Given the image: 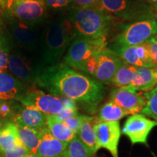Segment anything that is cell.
I'll return each instance as SVG.
<instances>
[{"mask_svg": "<svg viewBox=\"0 0 157 157\" xmlns=\"http://www.w3.org/2000/svg\"><path fill=\"white\" fill-rule=\"evenodd\" d=\"M36 84L51 95L69 98L81 104L90 113L95 112L105 95L103 83L64 63L44 68Z\"/></svg>", "mask_w": 157, "mask_h": 157, "instance_id": "1", "label": "cell"}, {"mask_svg": "<svg viewBox=\"0 0 157 157\" xmlns=\"http://www.w3.org/2000/svg\"><path fill=\"white\" fill-rule=\"evenodd\" d=\"M76 38L74 25L69 19L52 21L41 39V62L46 67L54 66L63 56L69 43Z\"/></svg>", "mask_w": 157, "mask_h": 157, "instance_id": "2", "label": "cell"}, {"mask_svg": "<svg viewBox=\"0 0 157 157\" xmlns=\"http://www.w3.org/2000/svg\"><path fill=\"white\" fill-rule=\"evenodd\" d=\"M68 19L71 21L76 38L87 39H107L117 18L101 10L74 8Z\"/></svg>", "mask_w": 157, "mask_h": 157, "instance_id": "3", "label": "cell"}, {"mask_svg": "<svg viewBox=\"0 0 157 157\" xmlns=\"http://www.w3.org/2000/svg\"><path fill=\"white\" fill-rule=\"evenodd\" d=\"M99 9L117 19L130 23L157 19V12L146 0H100Z\"/></svg>", "mask_w": 157, "mask_h": 157, "instance_id": "4", "label": "cell"}, {"mask_svg": "<svg viewBox=\"0 0 157 157\" xmlns=\"http://www.w3.org/2000/svg\"><path fill=\"white\" fill-rule=\"evenodd\" d=\"M107 39H87L76 37L68 47L64 57V63L74 69L82 71L85 63L107 48Z\"/></svg>", "mask_w": 157, "mask_h": 157, "instance_id": "5", "label": "cell"}, {"mask_svg": "<svg viewBox=\"0 0 157 157\" xmlns=\"http://www.w3.org/2000/svg\"><path fill=\"white\" fill-rule=\"evenodd\" d=\"M157 35V19H148L129 23L115 38L114 45L136 46Z\"/></svg>", "mask_w": 157, "mask_h": 157, "instance_id": "6", "label": "cell"}, {"mask_svg": "<svg viewBox=\"0 0 157 157\" xmlns=\"http://www.w3.org/2000/svg\"><path fill=\"white\" fill-rule=\"evenodd\" d=\"M42 62H36L21 51H15L9 59V69L15 77L24 83L36 84L44 69Z\"/></svg>", "mask_w": 157, "mask_h": 157, "instance_id": "7", "label": "cell"}, {"mask_svg": "<svg viewBox=\"0 0 157 157\" xmlns=\"http://www.w3.org/2000/svg\"><path fill=\"white\" fill-rule=\"evenodd\" d=\"M24 107L34 108L47 116H57L63 109L60 98L40 90H29L16 100Z\"/></svg>", "mask_w": 157, "mask_h": 157, "instance_id": "8", "label": "cell"}, {"mask_svg": "<svg viewBox=\"0 0 157 157\" xmlns=\"http://www.w3.org/2000/svg\"><path fill=\"white\" fill-rule=\"evenodd\" d=\"M156 126L157 121L141 113H135L127 118L121 132L128 137L132 144L142 143L147 146L148 135Z\"/></svg>", "mask_w": 157, "mask_h": 157, "instance_id": "9", "label": "cell"}, {"mask_svg": "<svg viewBox=\"0 0 157 157\" xmlns=\"http://www.w3.org/2000/svg\"><path fill=\"white\" fill-rule=\"evenodd\" d=\"M94 128L99 148H105L112 157H119L118 146L121 135L119 121H98Z\"/></svg>", "mask_w": 157, "mask_h": 157, "instance_id": "10", "label": "cell"}, {"mask_svg": "<svg viewBox=\"0 0 157 157\" xmlns=\"http://www.w3.org/2000/svg\"><path fill=\"white\" fill-rule=\"evenodd\" d=\"M109 101L121 107L129 115L140 113L146 103L143 94L129 87L113 89L110 93Z\"/></svg>", "mask_w": 157, "mask_h": 157, "instance_id": "11", "label": "cell"}, {"mask_svg": "<svg viewBox=\"0 0 157 157\" xmlns=\"http://www.w3.org/2000/svg\"><path fill=\"white\" fill-rule=\"evenodd\" d=\"M9 30L13 42L19 48L34 50L39 42V34L35 25L25 23L17 19L10 21Z\"/></svg>", "mask_w": 157, "mask_h": 157, "instance_id": "12", "label": "cell"}, {"mask_svg": "<svg viewBox=\"0 0 157 157\" xmlns=\"http://www.w3.org/2000/svg\"><path fill=\"white\" fill-rule=\"evenodd\" d=\"M10 11L19 21L36 25L44 18L45 3L36 0H15Z\"/></svg>", "mask_w": 157, "mask_h": 157, "instance_id": "13", "label": "cell"}, {"mask_svg": "<svg viewBox=\"0 0 157 157\" xmlns=\"http://www.w3.org/2000/svg\"><path fill=\"white\" fill-rule=\"evenodd\" d=\"M122 60L114 51L105 48L97 55V68L94 78L101 83L111 84Z\"/></svg>", "mask_w": 157, "mask_h": 157, "instance_id": "14", "label": "cell"}, {"mask_svg": "<svg viewBox=\"0 0 157 157\" xmlns=\"http://www.w3.org/2000/svg\"><path fill=\"white\" fill-rule=\"evenodd\" d=\"M47 117L46 114L34 108L20 107L13 121L17 126L42 129L47 127Z\"/></svg>", "mask_w": 157, "mask_h": 157, "instance_id": "15", "label": "cell"}, {"mask_svg": "<svg viewBox=\"0 0 157 157\" xmlns=\"http://www.w3.org/2000/svg\"><path fill=\"white\" fill-rule=\"evenodd\" d=\"M67 145L57 140L45 127L42 130L37 154L42 157H63Z\"/></svg>", "mask_w": 157, "mask_h": 157, "instance_id": "16", "label": "cell"}, {"mask_svg": "<svg viewBox=\"0 0 157 157\" xmlns=\"http://www.w3.org/2000/svg\"><path fill=\"white\" fill-rule=\"evenodd\" d=\"M25 93L22 82L14 76L0 74V101L17 100Z\"/></svg>", "mask_w": 157, "mask_h": 157, "instance_id": "17", "label": "cell"}, {"mask_svg": "<svg viewBox=\"0 0 157 157\" xmlns=\"http://www.w3.org/2000/svg\"><path fill=\"white\" fill-rule=\"evenodd\" d=\"M98 121H99L98 119L96 120L93 117L86 116L77 134L78 137L84 143V146L87 147L93 157L100 149L96 140V135L94 128L95 124Z\"/></svg>", "mask_w": 157, "mask_h": 157, "instance_id": "18", "label": "cell"}, {"mask_svg": "<svg viewBox=\"0 0 157 157\" xmlns=\"http://www.w3.org/2000/svg\"><path fill=\"white\" fill-rule=\"evenodd\" d=\"M47 127L52 136L66 145L76 135L63 121L59 120L56 116H48Z\"/></svg>", "mask_w": 157, "mask_h": 157, "instance_id": "19", "label": "cell"}, {"mask_svg": "<svg viewBox=\"0 0 157 157\" xmlns=\"http://www.w3.org/2000/svg\"><path fill=\"white\" fill-rule=\"evenodd\" d=\"M18 136L21 143L31 154H37L42 129L17 126Z\"/></svg>", "mask_w": 157, "mask_h": 157, "instance_id": "20", "label": "cell"}, {"mask_svg": "<svg viewBox=\"0 0 157 157\" xmlns=\"http://www.w3.org/2000/svg\"><path fill=\"white\" fill-rule=\"evenodd\" d=\"M21 143L18 136V127L13 121L6 124L0 132V153L7 151Z\"/></svg>", "mask_w": 157, "mask_h": 157, "instance_id": "21", "label": "cell"}, {"mask_svg": "<svg viewBox=\"0 0 157 157\" xmlns=\"http://www.w3.org/2000/svg\"><path fill=\"white\" fill-rule=\"evenodd\" d=\"M129 115L124 110L111 101L105 103L99 110V121H119L124 117Z\"/></svg>", "mask_w": 157, "mask_h": 157, "instance_id": "22", "label": "cell"}, {"mask_svg": "<svg viewBox=\"0 0 157 157\" xmlns=\"http://www.w3.org/2000/svg\"><path fill=\"white\" fill-rule=\"evenodd\" d=\"M136 66L123 63L118 68L111 83L117 88L126 87L130 85L135 74L137 71Z\"/></svg>", "mask_w": 157, "mask_h": 157, "instance_id": "23", "label": "cell"}, {"mask_svg": "<svg viewBox=\"0 0 157 157\" xmlns=\"http://www.w3.org/2000/svg\"><path fill=\"white\" fill-rule=\"evenodd\" d=\"M110 49L114 51L125 63L136 67H144V65L137 56L136 46H118L113 44Z\"/></svg>", "mask_w": 157, "mask_h": 157, "instance_id": "24", "label": "cell"}, {"mask_svg": "<svg viewBox=\"0 0 157 157\" xmlns=\"http://www.w3.org/2000/svg\"><path fill=\"white\" fill-rule=\"evenodd\" d=\"M63 157H93L87 147L82 142L78 135L67 144L65 150Z\"/></svg>", "mask_w": 157, "mask_h": 157, "instance_id": "25", "label": "cell"}, {"mask_svg": "<svg viewBox=\"0 0 157 157\" xmlns=\"http://www.w3.org/2000/svg\"><path fill=\"white\" fill-rule=\"evenodd\" d=\"M146 103L140 113L145 117L157 121V85L154 89L143 93Z\"/></svg>", "mask_w": 157, "mask_h": 157, "instance_id": "26", "label": "cell"}, {"mask_svg": "<svg viewBox=\"0 0 157 157\" xmlns=\"http://www.w3.org/2000/svg\"><path fill=\"white\" fill-rule=\"evenodd\" d=\"M137 71L143 78V92L146 93L150 91L157 85V67H137Z\"/></svg>", "mask_w": 157, "mask_h": 157, "instance_id": "27", "label": "cell"}, {"mask_svg": "<svg viewBox=\"0 0 157 157\" xmlns=\"http://www.w3.org/2000/svg\"><path fill=\"white\" fill-rule=\"evenodd\" d=\"M136 52L138 58L142 61L144 65V67L147 68H155L156 66L153 63V61L151 58L150 52L147 47L146 42L143 44L136 45Z\"/></svg>", "mask_w": 157, "mask_h": 157, "instance_id": "28", "label": "cell"}, {"mask_svg": "<svg viewBox=\"0 0 157 157\" xmlns=\"http://www.w3.org/2000/svg\"><path fill=\"white\" fill-rule=\"evenodd\" d=\"M85 117L86 115H82L78 113V114L74 116V117H71L66 119L63 122L71 129L72 132L74 134L77 135L78 131L80 129V127L82 126V124L84 121Z\"/></svg>", "mask_w": 157, "mask_h": 157, "instance_id": "29", "label": "cell"}, {"mask_svg": "<svg viewBox=\"0 0 157 157\" xmlns=\"http://www.w3.org/2000/svg\"><path fill=\"white\" fill-rule=\"evenodd\" d=\"M28 154H29V151L23 146L22 143H20L14 148L0 153V157H22Z\"/></svg>", "mask_w": 157, "mask_h": 157, "instance_id": "30", "label": "cell"}, {"mask_svg": "<svg viewBox=\"0 0 157 157\" xmlns=\"http://www.w3.org/2000/svg\"><path fill=\"white\" fill-rule=\"evenodd\" d=\"M71 5L74 8L99 9L100 0H71Z\"/></svg>", "mask_w": 157, "mask_h": 157, "instance_id": "31", "label": "cell"}, {"mask_svg": "<svg viewBox=\"0 0 157 157\" xmlns=\"http://www.w3.org/2000/svg\"><path fill=\"white\" fill-rule=\"evenodd\" d=\"M9 49L7 45L0 48V74L5 73L9 68Z\"/></svg>", "mask_w": 157, "mask_h": 157, "instance_id": "32", "label": "cell"}, {"mask_svg": "<svg viewBox=\"0 0 157 157\" xmlns=\"http://www.w3.org/2000/svg\"><path fill=\"white\" fill-rule=\"evenodd\" d=\"M146 44L148 48L153 63L157 67V35L148 39Z\"/></svg>", "mask_w": 157, "mask_h": 157, "instance_id": "33", "label": "cell"}, {"mask_svg": "<svg viewBox=\"0 0 157 157\" xmlns=\"http://www.w3.org/2000/svg\"><path fill=\"white\" fill-rule=\"evenodd\" d=\"M97 55L90 58L85 63L83 68H82V71L84 72V73H87L93 76H94V74L95 73L96 68H97Z\"/></svg>", "mask_w": 157, "mask_h": 157, "instance_id": "34", "label": "cell"}, {"mask_svg": "<svg viewBox=\"0 0 157 157\" xmlns=\"http://www.w3.org/2000/svg\"><path fill=\"white\" fill-rule=\"evenodd\" d=\"M45 5L55 10L63 9L71 5V0H44Z\"/></svg>", "mask_w": 157, "mask_h": 157, "instance_id": "35", "label": "cell"}, {"mask_svg": "<svg viewBox=\"0 0 157 157\" xmlns=\"http://www.w3.org/2000/svg\"><path fill=\"white\" fill-rule=\"evenodd\" d=\"M78 109H65V108H63L62 112L60 114L56 116V117L58 118L59 120L64 121L66 119H67L71 117H74V116L78 114Z\"/></svg>", "mask_w": 157, "mask_h": 157, "instance_id": "36", "label": "cell"}, {"mask_svg": "<svg viewBox=\"0 0 157 157\" xmlns=\"http://www.w3.org/2000/svg\"><path fill=\"white\" fill-rule=\"evenodd\" d=\"M14 2L15 0H4V3H5V9L10 11L12 6H13Z\"/></svg>", "mask_w": 157, "mask_h": 157, "instance_id": "37", "label": "cell"}, {"mask_svg": "<svg viewBox=\"0 0 157 157\" xmlns=\"http://www.w3.org/2000/svg\"><path fill=\"white\" fill-rule=\"evenodd\" d=\"M5 45V38L3 37L2 34V21L0 19V48Z\"/></svg>", "mask_w": 157, "mask_h": 157, "instance_id": "38", "label": "cell"}, {"mask_svg": "<svg viewBox=\"0 0 157 157\" xmlns=\"http://www.w3.org/2000/svg\"><path fill=\"white\" fill-rule=\"evenodd\" d=\"M146 1L157 12V0H146Z\"/></svg>", "mask_w": 157, "mask_h": 157, "instance_id": "39", "label": "cell"}, {"mask_svg": "<svg viewBox=\"0 0 157 157\" xmlns=\"http://www.w3.org/2000/svg\"><path fill=\"white\" fill-rule=\"evenodd\" d=\"M7 122H10V121H5V120H0V132H1V130L4 128V127L5 126Z\"/></svg>", "mask_w": 157, "mask_h": 157, "instance_id": "40", "label": "cell"}, {"mask_svg": "<svg viewBox=\"0 0 157 157\" xmlns=\"http://www.w3.org/2000/svg\"><path fill=\"white\" fill-rule=\"evenodd\" d=\"M22 157H42V156H40L37 154H31V153H29V154H25Z\"/></svg>", "mask_w": 157, "mask_h": 157, "instance_id": "41", "label": "cell"}, {"mask_svg": "<svg viewBox=\"0 0 157 157\" xmlns=\"http://www.w3.org/2000/svg\"><path fill=\"white\" fill-rule=\"evenodd\" d=\"M0 6L2 8H5V3H4V0H0Z\"/></svg>", "mask_w": 157, "mask_h": 157, "instance_id": "42", "label": "cell"}, {"mask_svg": "<svg viewBox=\"0 0 157 157\" xmlns=\"http://www.w3.org/2000/svg\"><path fill=\"white\" fill-rule=\"evenodd\" d=\"M36 1H44V0H36Z\"/></svg>", "mask_w": 157, "mask_h": 157, "instance_id": "43", "label": "cell"}, {"mask_svg": "<svg viewBox=\"0 0 157 157\" xmlns=\"http://www.w3.org/2000/svg\"><path fill=\"white\" fill-rule=\"evenodd\" d=\"M0 120H3V119H1V117H0Z\"/></svg>", "mask_w": 157, "mask_h": 157, "instance_id": "44", "label": "cell"}]
</instances>
